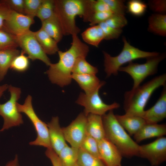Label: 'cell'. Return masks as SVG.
I'll list each match as a JSON object with an SVG mask.
<instances>
[{"instance_id": "cell-1", "label": "cell", "mask_w": 166, "mask_h": 166, "mask_svg": "<svg viewBox=\"0 0 166 166\" xmlns=\"http://www.w3.org/2000/svg\"><path fill=\"white\" fill-rule=\"evenodd\" d=\"M72 36L71 46L67 51L59 50L58 61L51 63L46 73L51 82L63 87L71 82V75L75 63L80 57H86L89 51V46L83 43L77 34Z\"/></svg>"}, {"instance_id": "cell-2", "label": "cell", "mask_w": 166, "mask_h": 166, "mask_svg": "<svg viewBox=\"0 0 166 166\" xmlns=\"http://www.w3.org/2000/svg\"><path fill=\"white\" fill-rule=\"evenodd\" d=\"M166 74L164 73L126 92L124 101L125 114L142 117L144 108L152 93L159 87L166 85Z\"/></svg>"}, {"instance_id": "cell-3", "label": "cell", "mask_w": 166, "mask_h": 166, "mask_svg": "<svg viewBox=\"0 0 166 166\" xmlns=\"http://www.w3.org/2000/svg\"><path fill=\"white\" fill-rule=\"evenodd\" d=\"M105 138L118 148L122 156H139V145L126 132L117 119L113 110L102 116Z\"/></svg>"}, {"instance_id": "cell-4", "label": "cell", "mask_w": 166, "mask_h": 166, "mask_svg": "<svg viewBox=\"0 0 166 166\" xmlns=\"http://www.w3.org/2000/svg\"><path fill=\"white\" fill-rule=\"evenodd\" d=\"M88 0H54V14L61 28L63 35H77L80 29L77 26V16L83 18Z\"/></svg>"}, {"instance_id": "cell-5", "label": "cell", "mask_w": 166, "mask_h": 166, "mask_svg": "<svg viewBox=\"0 0 166 166\" xmlns=\"http://www.w3.org/2000/svg\"><path fill=\"white\" fill-rule=\"evenodd\" d=\"M124 45L120 54L115 57H112L106 52L103 51L104 56L105 71L107 77L113 74L117 75L119 69L123 64L133 60L146 58L158 55L156 52H146L140 50L131 45L124 37Z\"/></svg>"}, {"instance_id": "cell-6", "label": "cell", "mask_w": 166, "mask_h": 166, "mask_svg": "<svg viewBox=\"0 0 166 166\" xmlns=\"http://www.w3.org/2000/svg\"><path fill=\"white\" fill-rule=\"evenodd\" d=\"M32 97L28 95L24 103H17L18 110L25 114L32 122L37 134L36 139L29 143L31 145L39 146L47 148L52 149L51 145L47 124L42 121L38 116L32 105Z\"/></svg>"}, {"instance_id": "cell-7", "label": "cell", "mask_w": 166, "mask_h": 166, "mask_svg": "<svg viewBox=\"0 0 166 166\" xmlns=\"http://www.w3.org/2000/svg\"><path fill=\"white\" fill-rule=\"evenodd\" d=\"M166 56L165 53L150 57L147 59L145 63L139 64L131 61L128 65L121 67L118 71L128 74L133 80L132 89L140 85L141 82L147 77L156 74L157 71L159 63Z\"/></svg>"}, {"instance_id": "cell-8", "label": "cell", "mask_w": 166, "mask_h": 166, "mask_svg": "<svg viewBox=\"0 0 166 166\" xmlns=\"http://www.w3.org/2000/svg\"><path fill=\"white\" fill-rule=\"evenodd\" d=\"M8 89L10 95L9 100L4 104L0 103V116L4 120L0 132L23 123L22 116L17 107V101L21 93V89L11 85H9Z\"/></svg>"}, {"instance_id": "cell-9", "label": "cell", "mask_w": 166, "mask_h": 166, "mask_svg": "<svg viewBox=\"0 0 166 166\" xmlns=\"http://www.w3.org/2000/svg\"><path fill=\"white\" fill-rule=\"evenodd\" d=\"M100 86L92 93L86 94L81 93L76 101L77 104L83 106V113L87 116L89 114L102 116L108 111L118 108L120 104L116 102L108 105L105 103L99 94Z\"/></svg>"}, {"instance_id": "cell-10", "label": "cell", "mask_w": 166, "mask_h": 166, "mask_svg": "<svg viewBox=\"0 0 166 166\" xmlns=\"http://www.w3.org/2000/svg\"><path fill=\"white\" fill-rule=\"evenodd\" d=\"M16 37L18 46L22 49L21 52L26 54L29 58L33 61L38 59L47 65H50L52 63L38 41L34 32L29 30Z\"/></svg>"}, {"instance_id": "cell-11", "label": "cell", "mask_w": 166, "mask_h": 166, "mask_svg": "<svg viewBox=\"0 0 166 166\" xmlns=\"http://www.w3.org/2000/svg\"><path fill=\"white\" fill-rule=\"evenodd\" d=\"M139 156L147 159L152 166H158L166 160V138L158 137L149 143L139 145Z\"/></svg>"}, {"instance_id": "cell-12", "label": "cell", "mask_w": 166, "mask_h": 166, "mask_svg": "<svg viewBox=\"0 0 166 166\" xmlns=\"http://www.w3.org/2000/svg\"><path fill=\"white\" fill-rule=\"evenodd\" d=\"M87 117L80 113L68 126L62 128L66 141L71 146L79 149L86 134Z\"/></svg>"}, {"instance_id": "cell-13", "label": "cell", "mask_w": 166, "mask_h": 166, "mask_svg": "<svg viewBox=\"0 0 166 166\" xmlns=\"http://www.w3.org/2000/svg\"><path fill=\"white\" fill-rule=\"evenodd\" d=\"M34 18L11 10L4 24L3 30L17 36L30 30Z\"/></svg>"}, {"instance_id": "cell-14", "label": "cell", "mask_w": 166, "mask_h": 166, "mask_svg": "<svg viewBox=\"0 0 166 166\" xmlns=\"http://www.w3.org/2000/svg\"><path fill=\"white\" fill-rule=\"evenodd\" d=\"M101 160L105 166H121L122 155L117 147L105 138L97 141Z\"/></svg>"}, {"instance_id": "cell-15", "label": "cell", "mask_w": 166, "mask_h": 166, "mask_svg": "<svg viewBox=\"0 0 166 166\" xmlns=\"http://www.w3.org/2000/svg\"><path fill=\"white\" fill-rule=\"evenodd\" d=\"M155 104L145 110L142 117L147 123H157L166 117V85Z\"/></svg>"}, {"instance_id": "cell-16", "label": "cell", "mask_w": 166, "mask_h": 166, "mask_svg": "<svg viewBox=\"0 0 166 166\" xmlns=\"http://www.w3.org/2000/svg\"><path fill=\"white\" fill-rule=\"evenodd\" d=\"M47 125L52 148L58 155L67 144L62 128L59 124L58 117H53Z\"/></svg>"}, {"instance_id": "cell-17", "label": "cell", "mask_w": 166, "mask_h": 166, "mask_svg": "<svg viewBox=\"0 0 166 166\" xmlns=\"http://www.w3.org/2000/svg\"><path fill=\"white\" fill-rule=\"evenodd\" d=\"M166 134L165 124L146 123L134 135V138L136 142H139L145 139L155 137L163 136Z\"/></svg>"}, {"instance_id": "cell-18", "label": "cell", "mask_w": 166, "mask_h": 166, "mask_svg": "<svg viewBox=\"0 0 166 166\" xmlns=\"http://www.w3.org/2000/svg\"><path fill=\"white\" fill-rule=\"evenodd\" d=\"M71 78L86 94L92 93L99 87L102 86L105 83L104 81H100L95 75L72 73Z\"/></svg>"}, {"instance_id": "cell-19", "label": "cell", "mask_w": 166, "mask_h": 166, "mask_svg": "<svg viewBox=\"0 0 166 166\" xmlns=\"http://www.w3.org/2000/svg\"><path fill=\"white\" fill-rule=\"evenodd\" d=\"M86 117L87 133L97 141L105 138L102 116L89 114Z\"/></svg>"}, {"instance_id": "cell-20", "label": "cell", "mask_w": 166, "mask_h": 166, "mask_svg": "<svg viewBox=\"0 0 166 166\" xmlns=\"http://www.w3.org/2000/svg\"><path fill=\"white\" fill-rule=\"evenodd\" d=\"M118 122L131 135H134L146 123L142 117L124 114L115 115Z\"/></svg>"}, {"instance_id": "cell-21", "label": "cell", "mask_w": 166, "mask_h": 166, "mask_svg": "<svg viewBox=\"0 0 166 166\" xmlns=\"http://www.w3.org/2000/svg\"><path fill=\"white\" fill-rule=\"evenodd\" d=\"M34 33L38 41L46 54L53 55L57 53L59 50L58 43L42 28Z\"/></svg>"}, {"instance_id": "cell-22", "label": "cell", "mask_w": 166, "mask_h": 166, "mask_svg": "<svg viewBox=\"0 0 166 166\" xmlns=\"http://www.w3.org/2000/svg\"><path fill=\"white\" fill-rule=\"evenodd\" d=\"M20 53V51L17 48L0 50V81L4 78L14 59Z\"/></svg>"}, {"instance_id": "cell-23", "label": "cell", "mask_w": 166, "mask_h": 166, "mask_svg": "<svg viewBox=\"0 0 166 166\" xmlns=\"http://www.w3.org/2000/svg\"><path fill=\"white\" fill-rule=\"evenodd\" d=\"M42 28L57 43L60 42L63 36L60 23L54 14L51 18L42 22Z\"/></svg>"}, {"instance_id": "cell-24", "label": "cell", "mask_w": 166, "mask_h": 166, "mask_svg": "<svg viewBox=\"0 0 166 166\" xmlns=\"http://www.w3.org/2000/svg\"><path fill=\"white\" fill-rule=\"evenodd\" d=\"M148 30L158 35H166V15L164 14H154L148 18Z\"/></svg>"}, {"instance_id": "cell-25", "label": "cell", "mask_w": 166, "mask_h": 166, "mask_svg": "<svg viewBox=\"0 0 166 166\" xmlns=\"http://www.w3.org/2000/svg\"><path fill=\"white\" fill-rule=\"evenodd\" d=\"M81 37L85 42L96 47L105 39L104 32L98 25L88 28L82 33Z\"/></svg>"}, {"instance_id": "cell-26", "label": "cell", "mask_w": 166, "mask_h": 166, "mask_svg": "<svg viewBox=\"0 0 166 166\" xmlns=\"http://www.w3.org/2000/svg\"><path fill=\"white\" fill-rule=\"evenodd\" d=\"M78 150L67 144L58 155L62 166H73L77 163Z\"/></svg>"}, {"instance_id": "cell-27", "label": "cell", "mask_w": 166, "mask_h": 166, "mask_svg": "<svg viewBox=\"0 0 166 166\" xmlns=\"http://www.w3.org/2000/svg\"><path fill=\"white\" fill-rule=\"evenodd\" d=\"M85 58L80 57L77 59L73 67L72 73L96 75L98 72V69L88 62Z\"/></svg>"}, {"instance_id": "cell-28", "label": "cell", "mask_w": 166, "mask_h": 166, "mask_svg": "<svg viewBox=\"0 0 166 166\" xmlns=\"http://www.w3.org/2000/svg\"><path fill=\"white\" fill-rule=\"evenodd\" d=\"M77 163L80 166H105L101 160L79 148Z\"/></svg>"}, {"instance_id": "cell-29", "label": "cell", "mask_w": 166, "mask_h": 166, "mask_svg": "<svg viewBox=\"0 0 166 166\" xmlns=\"http://www.w3.org/2000/svg\"><path fill=\"white\" fill-rule=\"evenodd\" d=\"M54 14V0H43L38 11L36 17L42 22Z\"/></svg>"}, {"instance_id": "cell-30", "label": "cell", "mask_w": 166, "mask_h": 166, "mask_svg": "<svg viewBox=\"0 0 166 166\" xmlns=\"http://www.w3.org/2000/svg\"><path fill=\"white\" fill-rule=\"evenodd\" d=\"M18 46L16 36L0 29V50Z\"/></svg>"}, {"instance_id": "cell-31", "label": "cell", "mask_w": 166, "mask_h": 166, "mask_svg": "<svg viewBox=\"0 0 166 166\" xmlns=\"http://www.w3.org/2000/svg\"><path fill=\"white\" fill-rule=\"evenodd\" d=\"M80 148L101 160L97 141L87 133Z\"/></svg>"}, {"instance_id": "cell-32", "label": "cell", "mask_w": 166, "mask_h": 166, "mask_svg": "<svg viewBox=\"0 0 166 166\" xmlns=\"http://www.w3.org/2000/svg\"><path fill=\"white\" fill-rule=\"evenodd\" d=\"M29 65V58L21 52L14 59L10 68L17 72H23L28 69Z\"/></svg>"}, {"instance_id": "cell-33", "label": "cell", "mask_w": 166, "mask_h": 166, "mask_svg": "<svg viewBox=\"0 0 166 166\" xmlns=\"http://www.w3.org/2000/svg\"><path fill=\"white\" fill-rule=\"evenodd\" d=\"M127 8L131 14L135 16H140L145 13L147 5L140 0H132L128 2Z\"/></svg>"}, {"instance_id": "cell-34", "label": "cell", "mask_w": 166, "mask_h": 166, "mask_svg": "<svg viewBox=\"0 0 166 166\" xmlns=\"http://www.w3.org/2000/svg\"><path fill=\"white\" fill-rule=\"evenodd\" d=\"M43 0H24V14L34 18L36 15Z\"/></svg>"}, {"instance_id": "cell-35", "label": "cell", "mask_w": 166, "mask_h": 166, "mask_svg": "<svg viewBox=\"0 0 166 166\" xmlns=\"http://www.w3.org/2000/svg\"><path fill=\"white\" fill-rule=\"evenodd\" d=\"M105 22L110 26L118 29H121L127 24V21L124 15L115 14Z\"/></svg>"}, {"instance_id": "cell-36", "label": "cell", "mask_w": 166, "mask_h": 166, "mask_svg": "<svg viewBox=\"0 0 166 166\" xmlns=\"http://www.w3.org/2000/svg\"><path fill=\"white\" fill-rule=\"evenodd\" d=\"M114 13L111 11L104 12H94L91 14L88 21L91 26L104 22Z\"/></svg>"}, {"instance_id": "cell-37", "label": "cell", "mask_w": 166, "mask_h": 166, "mask_svg": "<svg viewBox=\"0 0 166 166\" xmlns=\"http://www.w3.org/2000/svg\"><path fill=\"white\" fill-rule=\"evenodd\" d=\"M102 29L106 40L118 38L122 32V29L113 28L108 25L105 22L98 25Z\"/></svg>"}, {"instance_id": "cell-38", "label": "cell", "mask_w": 166, "mask_h": 166, "mask_svg": "<svg viewBox=\"0 0 166 166\" xmlns=\"http://www.w3.org/2000/svg\"><path fill=\"white\" fill-rule=\"evenodd\" d=\"M108 5L110 10L114 14L125 15L127 7L124 5V1L121 0H104Z\"/></svg>"}, {"instance_id": "cell-39", "label": "cell", "mask_w": 166, "mask_h": 166, "mask_svg": "<svg viewBox=\"0 0 166 166\" xmlns=\"http://www.w3.org/2000/svg\"><path fill=\"white\" fill-rule=\"evenodd\" d=\"M148 5L152 10L158 14H164L166 12V0H150L148 2Z\"/></svg>"}, {"instance_id": "cell-40", "label": "cell", "mask_w": 166, "mask_h": 166, "mask_svg": "<svg viewBox=\"0 0 166 166\" xmlns=\"http://www.w3.org/2000/svg\"><path fill=\"white\" fill-rule=\"evenodd\" d=\"M11 11L4 0H0V29L3 30L4 22Z\"/></svg>"}, {"instance_id": "cell-41", "label": "cell", "mask_w": 166, "mask_h": 166, "mask_svg": "<svg viewBox=\"0 0 166 166\" xmlns=\"http://www.w3.org/2000/svg\"><path fill=\"white\" fill-rule=\"evenodd\" d=\"M90 7L93 12L111 11L104 0H90Z\"/></svg>"}, {"instance_id": "cell-42", "label": "cell", "mask_w": 166, "mask_h": 166, "mask_svg": "<svg viewBox=\"0 0 166 166\" xmlns=\"http://www.w3.org/2000/svg\"><path fill=\"white\" fill-rule=\"evenodd\" d=\"M4 1L12 10L24 14V0H4Z\"/></svg>"}, {"instance_id": "cell-43", "label": "cell", "mask_w": 166, "mask_h": 166, "mask_svg": "<svg viewBox=\"0 0 166 166\" xmlns=\"http://www.w3.org/2000/svg\"><path fill=\"white\" fill-rule=\"evenodd\" d=\"M45 154L50 160L53 166H62L58 155L52 149L47 148Z\"/></svg>"}, {"instance_id": "cell-44", "label": "cell", "mask_w": 166, "mask_h": 166, "mask_svg": "<svg viewBox=\"0 0 166 166\" xmlns=\"http://www.w3.org/2000/svg\"><path fill=\"white\" fill-rule=\"evenodd\" d=\"M5 166H20L18 155H16L14 159L8 162Z\"/></svg>"}, {"instance_id": "cell-45", "label": "cell", "mask_w": 166, "mask_h": 166, "mask_svg": "<svg viewBox=\"0 0 166 166\" xmlns=\"http://www.w3.org/2000/svg\"><path fill=\"white\" fill-rule=\"evenodd\" d=\"M9 85L7 84L0 85V98L3 94L8 89Z\"/></svg>"}, {"instance_id": "cell-46", "label": "cell", "mask_w": 166, "mask_h": 166, "mask_svg": "<svg viewBox=\"0 0 166 166\" xmlns=\"http://www.w3.org/2000/svg\"><path fill=\"white\" fill-rule=\"evenodd\" d=\"M73 166H80L77 163Z\"/></svg>"}]
</instances>
